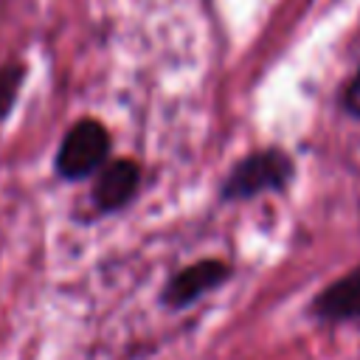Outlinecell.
<instances>
[{
  "instance_id": "cell-6",
  "label": "cell",
  "mask_w": 360,
  "mask_h": 360,
  "mask_svg": "<svg viewBox=\"0 0 360 360\" xmlns=\"http://www.w3.org/2000/svg\"><path fill=\"white\" fill-rule=\"evenodd\" d=\"M20 82H22V70L20 68H3L0 70V118L14 104L17 90H20Z\"/></svg>"
},
{
  "instance_id": "cell-2",
  "label": "cell",
  "mask_w": 360,
  "mask_h": 360,
  "mask_svg": "<svg viewBox=\"0 0 360 360\" xmlns=\"http://www.w3.org/2000/svg\"><path fill=\"white\" fill-rule=\"evenodd\" d=\"M110 152L107 129L98 121H79L68 129L62 138V146L56 152V172L68 180H79L87 174H96Z\"/></svg>"
},
{
  "instance_id": "cell-4",
  "label": "cell",
  "mask_w": 360,
  "mask_h": 360,
  "mask_svg": "<svg viewBox=\"0 0 360 360\" xmlns=\"http://www.w3.org/2000/svg\"><path fill=\"white\" fill-rule=\"evenodd\" d=\"M141 169L132 160H112L96 172L93 183V200L101 211H112L129 202V197L138 191Z\"/></svg>"
},
{
  "instance_id": "cell-7",
  "label": "cell",
  "mask_w": 360,
  "mask_h": 360,
  "mask_svg": "<svg viewBox=\"0 0 360 360\" xmlns=\"http://www.w3.org/2000/svg\"><path fill=\"white\" fill-rule=\"evenodd\" d=\"M346 107H349L352 115L360 118V70L354 73V79H352L349 87H346Z\"/></svg>"
},
{
  "instance_id": "cell-3",
  "label": "cell",
  "mask_w": 360,
  "mask_h": 360,
  "mask_svg": "<svg viewBox=\"0 0 360 360\" xmlns=\"http://www.w3.org/2000/svg\"><path fill=\"white\" fill-rule=\"evenodd\" d=\"M225 278H228V267H225L222 262L205 259V262L188 264V267H183V270L166 284L163 301L172 304V307H186V304L197 301L200 295H205L208 290L219 287Z\"/></svg>"
},
{
  "instance_id": "cell-5",
  "label": "cell",
  "mask_w": 360,
  "mask_h": 360,
  "mask_svg": "<svg viewBox=\"0 0 360 360\" xmlns=\"http://www.w3.org/2000/svg\"><path fill=\"white\" fill-rule=\"evenodd\" d=\"M315 312L329 321H343V318H360V267L329 284L318 298H315Z\"/></svg>"
},
{
  "instance_id": "cell-1",
  "label": "cell",
  "mask_w": 360,
  "mask_h": 360,
  "mask_svg": "<svg viewBox=\"0 0 360 360\" xmlns=\"http://www.w3.org/2000/svg\"><path fill=\"white\" fill-rule=\"evenodd\" d=\"M290 174H292V163L287 155H281L276 149L256 152V155H248L239 166H233V172L225 180L222 197L225 200H250L264 191H278L287 186Z\"/></svg>"
}]
</instances>
